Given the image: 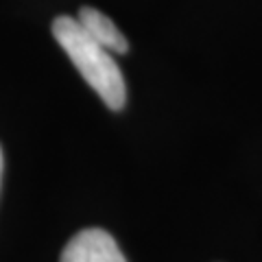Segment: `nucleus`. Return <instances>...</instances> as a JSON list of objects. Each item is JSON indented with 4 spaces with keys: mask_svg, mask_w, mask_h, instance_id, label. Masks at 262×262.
I'll return each mask as SVG.
<instances>
[{
    "mask_svg": "<svg viewBox=\"0 0 262 262\" xmlns=\"http://www.w3.org/2000/svg\"><path fill=\"white\" fill-rule=\"evenodd\" d=\"M59 262H127V258L110 232L88 227L68 241Z\"/></svg>",
    "mask_w": 262,
    "mask_h": 262,
    "instance_id": "obj_2",
    "label": "nucleus"
},
{
    "mask_svg": "<svg viewBox=\"0 0 262 262\" xmlns=\"http://www.w3.org/2000/svg\"><path fill=\"white\" fill-rule=\"evenodd\" d=\"M0 179H3V149H0Z\"/></svg>",
    "mask_w": 262,
    "mask_h": 262,
    "instance_id": "obj_4",
    "label": "nucleus"
},
{
    "mask_svg": "<svg viewBox=\"0 0 262 262\" xmlns=\"http://www.w3.org/2000/svg\"><path fill=\"white\" fill-rule=\"evenodd\" d=\"M77 20H79V24L83 27V31L88 33V35L92 37L94 42L105 46L107 51L120 53V55L129 51V44H127L125 35H122L120 29L103 11L94 9V7H81Z\"/></svg>",
    "mask_w": 262,
    "mask_h": 262,
    "instance_id": "obj_3",
    "label": "nucleus"
},
{
    "mask_svg": "<svg viewBox=\"0 0 262 262\" xmlns=\"http://www.w3.org/2000/svg\"><path fill=\"white\" fill-rule=\"evenodd\" d=\"M53 35L63 53L70 57L79 75L88 81V85L103 98L110 110L120 112L127 103V88L118 63L112 59L110 51L83 31L77 18L59 15L53 22Z\"/></svg>",
    "mask_w": 262,
    "mask_h": 262,
    "instance_id": "obj_1",
    "label": "nucleus"
}]
</instances>
